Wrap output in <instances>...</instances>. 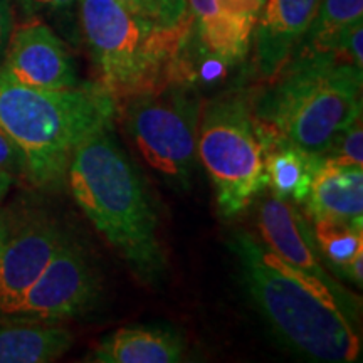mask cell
Instances as JSON below:
<instances>
[{
  "label": "cell",
  "instance_id": "cell-8",
  "mask_svg": "<svg viewBox=\"0 0 363 363\" xmlns=\"http://www.w3.org/2000/svg\"><path fill=\"white\" fill-rule=\"evenodd\" d=\"M266 0H185L180 21L179 81L190 83L202 61L230 67L246 61Z\"/></svg>",
  "mask_w": 363,
  "mask_h": 363
},
{
  "label": "cell",
  "instance_id": "cell-21",
  "mask_svg": "<svg viewBox=\"0 0 363 363\" xmlns=\"http://www.w3.org/2000/svg\"><path fill=\"white\" fill-rule=\"evenodd\" d=\"M150 17L158 26L179 27L184 16L185 0H145Z\"/></svg>",
  "mask_w": 363,
  "mask_h": 363
},
{
  "label": "cell",
  "instance_id": "cell-25",
  "mask_svg": "<svg viewBox=\"0 0 363 363\" xmlns=\"http://www.w3.org/2000/svg\"><path fill=\"white\" fill-rule=\"evenodd\" d=\"M116 2L120 4L123 9H126L130 13H133V16L142 17V19H147V21H152V17H150V12H148V7H147V2H145V0H116Z\"/></svg>",
  "mask_w": 363,
  "mask_h": 363
},
{
  "label": "cell",
  "instance_id": "cell-5",
  "mask_svg": "<svg viewBox=\"0 0 363 363\" xmlns=\"http://www.w3.org/2000/svg\"><path fill=\"white\" fill-rule=\"evenodd\" d=\"M79 24L98 71L96 83L125 101L179 83L182 30L136 17L116 0H78Z\"/></svg>",
  "mask_w": 363,
  "mask_h": 363
},
{
  "label": "cell",
  "instance_id": "cell-11",
  "mask_svg": "<svg viewBox=\"0 0 363 363\" xmlns=\"http://www.w3.org/2000/svg\"><path fill=\"white\" fill-rule=\"evenodd\" d=\"M67 235L44 214H30L19 224L6 222L0 246V315L13 316Z\"/></svg>",
  "mask_w": 363,
  "mask_h": 363
},
{
  "label": "cell",
  "instance_id": "cell-2",
  "mask_svg": "<svg viewBox=\"0 0 363 363\" xmlns=\"http://www.w3.org/2000/svg\"><path fill=\"white\" fill-rule=\"evenodd\" d=\"M230 249L249 296L281 342L313 362L360 360V328L343 315L333 298L252 234L234 233Z\"/></svg>",
  "mask_w": 363,
  "mask_h": 363
},
{
  "label": "cell",
  "instance_id": "cell-20",
  "mask_svg": "<svg viewBox=\"0 0 363 363\" xmlns=\"http://www.w3.org/2000/svg\"><path fill=\"white\" fill-rule=\"evenodd\" d=\"M320 158L325 162L342 163V165L363 167L362 116H358L347 128L338 131Z\"/></svg>",
  "mask_w": 363,
  "mask_h": 363
},
{
  "label": "cell",
  "instance_id": "cell-17",
  "mask_svg": "<svg viewBox=\"0 0 363 363\" xmlns=\"http://www.w3.org/2000/svg\"><path fill=\"white\" fill-rule=\"evenodd\" d=\"M74 343L71 331L57 323L11 318L0 321V363H48Z\"/></svg>",
  "mask_w": 363,
  "mask_h": 363
},
{
  "label": "cell",
  "instance_id": "cell-10",
  "mask_svg": "<svg viewBox=\"0 0 363 363\" xmlns=\"http://www.w3.org/2000/svg\"><path fill=\"white\" fill-rule=\"evenodd\" d=\"M101 294V279L88 254L69 235L11 318L57 321L88 313Z\"/></svg>",
  "mask_w": 363,
  "mask_h": 363
},
{
  "label": "cell",
  "instance_id": "cell-16",
  "mask_svg": "<svg viewBox=\"0 0 363 363\" xmlns=\"http://www.w3.org/2000/svg\"><path fill=\"white\" fill-rule=\"evenodd\" d=\"M264 142L266 189L286 202L303 203L310 194L321 158L298 148L288 140L261 126Z\"/></svg>",
  "mask_w": 363,
  "mask_h": 363
},
{
  "label": "cell",
  "instance_id": "cell-15",
  "mask_svg": "<svg viewBox=\"0 0 363 363\" xmlns=\"http://www.w3.org/2000/svg\"><path fill=\"white\" fill-rule=\"evenodd\" d=\"M187 353L184 335L169 326H125L96 345L88 362L177 363Z\"/></svg>",
  "mask_w": 363,
  "mask_h": 363
},
{
  "label": "cell",
  "instance_id": "cell-1",
  "mask_svg": "<svg viewBox=\"0 0 363 363\" xmlns=\"http://www.w3.org/2000/svg\"><path fill=\"white\" fill-rule=\"evenodd\" d=\"M66 182L94 229L145 284L167 276L158 214L142 174L113 130L84 140L72 153Z\"/></svg>",
  "mask_w": 363,
  "mask_h": 363
},
{
  "label": "cell",
  "instance_id": "cell-7",
  "mask_svg": "<svg viewBox=\"0 0 363 363\" xmlns=\"http://www.w3.org/2000/svg\"><path fill=\"white\" fill-rule=\"evenodd\" d=\"M202 104L185 84H167L118 103L126 133L143 160L175 189L192 182Z\"/></svg>",
  "mask_w": 363,
  "mask_h": 363
},
{
  "label": "cell",
  "instance_id": "cell-27",
  "mask_svg": "<svg viewBox=\"0 0 363 363\" xmlns=\"http://www.w3.org/2000/svg\"><path fill=\"white\" fill-rule=\"evenodd\" d=\"M4 234H6V220H0V246H2Z\"/></svg>",
  "mask_w": 363,
  "mask_h": 363
},
{
  "label": "cell",
  "instance_id": "cell-24",
  "mask_svg": "<svg viewBox=\"0 0 363 363\" xmlns=\"http://www.w3.org/2000/svg\"><path fill=\"white\" fill-rule=\"evenodd\" d=\"M19 4L29 13L62 12L74 7V4H78V0H19Z\"/></svg>",
  "mask_w": 363,
  "mask_h": 363
},
{
  "label": "cell",
  "instance_id": "cell-14",
  "mask_svg": "<svg viewBox=\"0 0 363 363\" xmlns=\"http://www.w3.org/2000/svg\"><path fill=\"white\" fill-rule=\"evenodd\" d=\"M303 203L313 222L363 227V169L321 160Z\"/></svg>",
  "mask_w": 363,
  "mask_h": 363
},
{
  "label": "cell",
  "instance_id": "cell-13",
  "mask_svg": "<svg viewBox=\"0 0 363 363\" xmlns=\"http://www.w3.org/2000/svg\"><path fill=\"white\" fill-rule=\"evenodd\" d=\"M321 0H266L251 43L256 78L271 81L284 69L315 19Z\"/></svg>",
  "mask_w": 363,
  "mask_h": 363
},
{
  "label": "cell",
  "instance_id": "cell-12",
  "mask_svg": "<svg viewBox=\"0 0 363 363\" xmlns=\"http://www.w3.org/2000/svg\"><path fill=\"white\" fill-rule=\"evenodd\" d=\"M0 74L38 89L78 88L74 59L59 35L43 21L13 27Z\"/></svg>",
  "mask_w": 363,
  "mask_h": 363
},
{
  "label": "cell",
  "instance_id": "cell-9",
  "mask_svg": "<svg viewBox=\"0 0 363 363\" xmlns=\"http://www.w3.org/2000/svg\"><path fill=\"white\" fill-rule=\"evenodd\" d=\"M257 229L262 242L294 269L310 278L323 289L343 311V315L360 328V298L347 289L323 264L315 233L296 207L276 195H259L257 207Z\"/></svg>",
  "mask_w": 363,
  "mask_h": 363
},
{
  "label": "cell",
  "instance_id": "cell-19",
  "mask_svg": "<svg viewBox=\"0 0 363 363\" xmlns=\"http://www.w3.org/2000/svg\"><path fill=\"white\" fill-rule=\"evenodd\" d=\"M313 233L321 257L331 271L362 288L363 227L316 220L313 222Z\"/></svg>",
  "mask_w": 363,
  "mask_h": 363
},
{
  "label": "cell",
  "instance_id": "cell-23",
  "mask_svg": "<svg viewBox=\"0 0 363 363\" xmlns=\"http://www.w3.org/2000/svg\"><path fill=\"white\" fill-rule=\"evenodd\" d=\"M13 27H16V19H13L12 0H0V66H2L4 57H6Z\"/></svg>",
  "mask_w": 363,
  "mask_h": 363
},
{
  "label": "cell",
  "instance_id": "cell-6",
  "mask_svg": "<svg viewBox=\"0 0 363 363\" xmlns=\"http://www.w3.org/2000/svg\"><path fill=\"white\" fill-rule=\"evenodd\" d=\"M197 157L224 217L244 212L264 192V142L249 98L233 93L202 106Z\"/></svg>",
  "mask_w": 363,
  "mask_h": 363
},
{
  "label": "cell",
  "instance_id": "cell-3",
  "mask_svg": "<svg viewBox=\"0 0 363 363\" xmlns=\"http://www.w3.org/2000/svg\"><path fill=\"white\" fill-rule=\"evenodd\" d=\"M115 98L98 83L38 89L0 74V128L26 160L24 177L39 189L66 182L74 150L89 136L113 130Z\"/></svg>",
  "mask_w": 363,
  "mask_h": 363
},
{
  "label": "cell",
  "instance_id": "cell-26",
  "mask_svg": "<svg viewBox=\"0 0 363 363\" xmlns=\"http://www.w3.org/2000/svg\"><path fill=\"white\" fill-rule=\"evenodd\" d=\"M13 179H16V177H13L12 174H9V172H6V170H0V202H2L4 197L7 195Z\"/></svg>",
  "mask_w": 363,
  "mask_h": 363
},
{
  "label": "cell",
  "instance_id": "cell-22",
  "mask_svg": "<svg viewBox=\"0 0 363 363\" xmlns=\"http://www.w3.org/2000/svg\"><path fill=\"white\" fill-rule=\"evenodd\" d=\"M0 170H6L13 177L24 175L26 172L24 155L4 128H0Z\"/></svg>",
  "mask_w": 363,
  "mask_h": 363
},
{
  "label": "cell",
  "instance_id": "cell-4",
  "mask_svg": "<svg viewBox=\"0 0 363 363\" xmlns=\"http://www.w3.org/2000/svg\"><path fill=\"white\" fill-rule=\"evenodd\" d=\"M362 69L337 54L294 57L254 99L257 123L311 155L362 116Z\"/></svg>",
  "mask_w": 363,
  "mask_h": 363
},
{
  "label": "cell",
  "instance_id": "cell-18",
  "mask_svg": "<svg viewBox=\"0 0 363 363\" xmlns=\"http://www.w3.org/2000/svg\"><path fill=\"white\" fill-rule=\"evenodd\" d=\"M358 21H363V0H321L291 59L335 54L343 34Z\"/></svg>",
  "mask_w": 363,
  "mask_h": 363
}]
</instances>
